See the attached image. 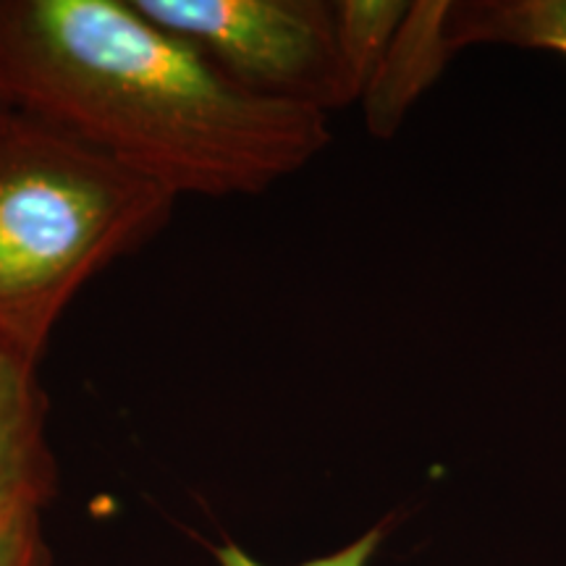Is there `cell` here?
<instances>
[{"mask_svg": "<svg viewBox=\"0 0 566 566\" xmlns=\"http://www.w3.org/2000/svg\"><path fill=\"white\" fill-rule=\"evenodd\" d=\"M380 541H384V527H375L370 533H365L363 537L349 543V546L334 551V554L313 558V562H304L296 566H367L375 551H378ZM212 554H216L218 566H268L247 554L244 548H239L237 543H223V546H218Z\"/></svg>", "mask_w": 566, "mask_h": 566, "instance_id": "7", "label": "cell"}, {"mask_svg": "<svg viewBox=\"0 0 566 566\" xmlns=\"http://www.w3.org/2000/svg\"><path fill=\"white\" fill-rule=\"evenodd\" d=\"M0 90L176 200L258 192L325 137L321 113L242 90L134 0H0Z\"/></svg>", "mask_w": 566, "mask_h": 566, "instance_id": "1", "label": "cell"}, {"mask_svg": "<svg viewBox=\"0 0 566 566\" xmlns=\"http://www.w3.org/2000/svg\"><path fill=\"white\" fill-rule=\"evenodd\" d=\"M189 40L233 84L265 101L323 111L354 84L338 45L336 11L294 0H134Z\"/></svg>", "mask_w": 566, "mask_h": 566, "instance_id": "3", "label": "cell"}, {"mask_svg": "<svg viewBox=\"0 0 566 566\" xmlns=\"http://www.w3.org/2000/svg\"><path fill=\"white\" fill-rule=\"evenodd\" d=\"M59 478L40 359L0 342V527L45 512L59 495Z\"/></svg>", "mask_w": 566, "mask_h": 566, "instance_id": "4", "label": "cell"}, {"mask_svg": "<svg viewBox=\"0 0 566 566\" xmlns=\"http://www.w3.org/2000/svg\"><path fill=\"white\" fill-rule=\"evenodd\" d=\"M0 566H53L42 514H27L0 527Z\"/></svg>", "mask_w": 566, "mask_h": 566, "instance_id": "6", "label": "cell"}, {"mask_svg": "<svg viewBox=\"0 0 566 566\" xmlns=\"http://www.w3.org/2000/svg\"><path fill=\"white\" fill-rule=\"evenodd\" d=\"M174 208L168 189L13 111L0 134V342L42 363L74 296Z\"/></svg>", "mask_w": 566, "mask_h": 566, "instance_id": "2", "label": "cell"}, {"mask_svg": "<svg viewBox=\"0 0 566 566\" xmlns=\"http://www.w3.org/2000/svg\"><path fill=\"white\" fill-rule=\"evenodd\" d=\"M13 105L9 103V97L3 95V90H0V134H3V129H6V124H9V118L13 116Z\"/></svg>", "mask_w": 566, "mask_h": 566, "instance_id": "8", "label": "cell"}, {"mask_svg": "<svg viewBox=\"0 0 566 566\" xmlns=\"http://www.w3.org/2000/svg\"><path fill=\"white\" fill-rule=\"evenodd\" d=\"M501 38L551 48L566 55V0H537V3L509 6L495 27Z\"/></svg>", "mask_w": 566, "mask_h": 566, "instance_id": "5", "label": "cell"}]
</instances>
